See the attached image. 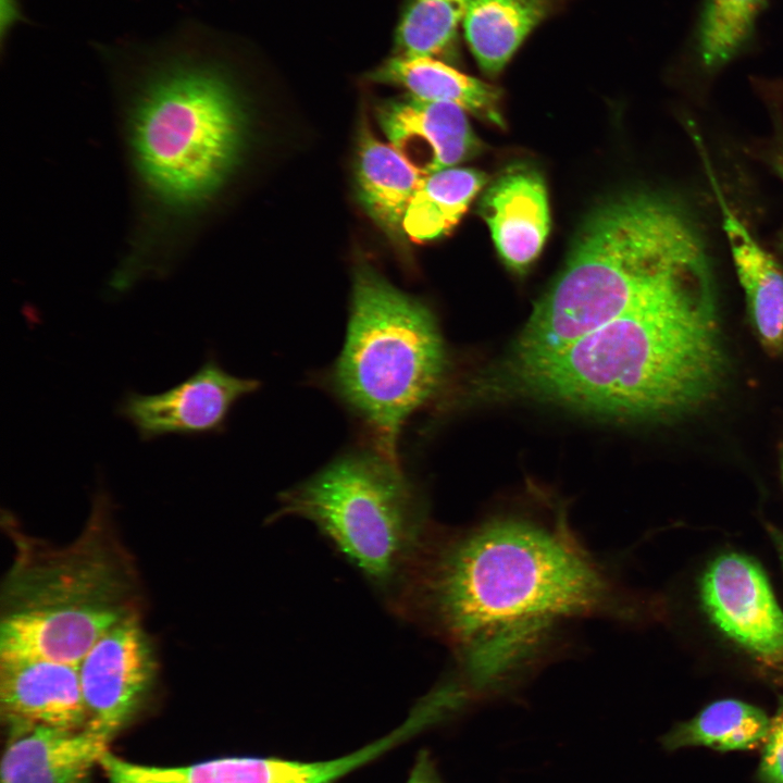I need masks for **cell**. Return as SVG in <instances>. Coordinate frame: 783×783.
Instances as JSON below:
<instances>
[{
  "label": "cell",
  "instance_id": "obj_1",
  "mask_svg": "<svg viewBox=\"0 0 783 783\" xmlns=\"http://www.w3.org/2000/svg\"><path fill=\"white\" fill-rule=\"evenodd\" d=\"M112 73L128 223L107 283L117 297L171 276L236 177L249 114L227 70L200 50L146 57Z\"/></svg>",
  "mask_w": 783,
  "mask_h": 783
},
{
  "label": "cell",
  "instance_id": "obj_2",
  "mask_svg": "<svg viewBox=\"0 0 783 783\" xmlns=\"http://www.w3.org/2000/svg\"><path fill=\"white\" fill-rule=\"evenodd\" d=\"M559 513L497 514L459 530L433 523L388 609L453 649L569 618L627 619L624 592Z\"/></svg>",
  "mask_w": 783,
  "mask_h": 783
},
{
  "label": "cell",
  "instance_id": "obj_3",
  "mask_svg": "<svg viewBox=\"0 0 783 783\" xmlns=\"http://www.w3.org/2000/svg\"><path fill=\"white\" fill-rule=\"evenodd\" d=\"M725 369L713 281L639 307L548 356L514 362L531 391L633 419L699 409L719 391Z\"/></svg>",
  "mask_w": 783,
  "mask_h": 783
},
{
  "label": "cell",
  "instance_id": "obj_4",
  "mask_svg": "<svg viewBox=\"0 0 783 783\" xmlns=\"http://www.w3.org/2000/svg\"><path fill=\"white\" fill-rule=\"evenodd\" d=\"M691 211L656 192H633L596 211L521 333L514 362L548 356L655 300L712 281Z\"/></svg>",
  "mask_w": 783,
  "mask_h": 783
},
{
  "label": "cell",
  "instance_id": "obj_5",
  "mask_svg": "<svg viewBox=\"0 0 783 783\" xmlns=\"http://www.w3.org/2000/svg\"><path fill=\"white\" fill-rule=\"evenodd\" d=\"M3 523L14 556L0 588V656L78 664L109 629L141 612L138 571L103 489L70 544L30 536L10 514Z\"/></svg>",
  "mask_w": 783,
  "mask_h": 783
},
{
  "label": "cell",
  "instance_id": "obj_6",
  "mask_svg": "<svg viewBox=\"0 0 783 783\" xmlns=\"http://www.w3.org/2000/svg\"><path fill=\"white\" fill-rule=\"evenodd\" d=\"M445 365L430 308L372 266L359 265L341 350L320 382L358 420L370 446L401 462L403 430L437 391Z\"/></svg>",
  "mask_w": 783,
  "mask_h": 783
},
{
  "label": "cell",
  "instance_id": "obj_7",
  "mask_svg": "<svg viewBox=\"0 0 783 783\" xmlns=\"http://www.w3.org/2000/svg\"><path fill=\"white\" fill-rule=\"evenodd\" d=\"M283 517L311 522L385 602L433 524L402 463L370 445L284 490L270 521Z\"/></svg>",
  "mask_w": 783,
  "mask_h": 783
},
{
  "label": "cell",
  "instance_id": "obj_8",
  "mask_svg": "<svg viewBox=\"0 0 783 783\" xmlns=\"http://www.w3.org/2000/svg\"><path fill=\"white\" fill-rule=\"evenodd\" d=\"M91 724L112 737L142 709L156 688L160 662L141 612L109 629L78 663Z\"/></svg>",
  "mask_w": 783,
  "mask_h": 783
},
{
  "label": "cell",
  "instance_id": "obj_9",
  "mask_svg": "<svg viewBox=\"0 0 783 783\" xmlns=\"http://www.w3.org/2000/svg\"><path fill=\"white\" fill-rule=\"evenodd\" d=\"M260 386L258 380L227 372L209 353L196 372L170 389L152 395L125 391L115 413L132 424L142 442L167 435H216L226 431L236 403Z\"/></svg>",
  "mask_w": 783,
  "mask_h": 783
},
{
  "label": "cell",
  "instance_id": "obj_10",
  "mask_svg": "<svg viewBox=\"0 0 783 783\" xmlns=\"http://www.w3.org/2000/svg\"><path fill=\"white\" fill-rule=\"evenodd\" d=\"M700 599L735 643L763 658L783 656V611L755 560L736 552L716 558L701 577Z\"/></svg>",
  "mask_w": 783,
  "mask_h": 783
},
{
  "label": "cell",
  "instance_id": "obj_11",
  "mask_svg": "<svg viewBox=\"0 0 783 783\" xmlns=\"http://www.w3.org/2000/svg\"><path fill=\"white\" fill-rule=\"evenodd\" d=\"M0 709L13 737L39 725L83 729L88 716L78 664L0 656Z\"/></svg>",
  "mask_w": 783,
  "mask_h": 783
},
{
  "label": "cell",
  "instance_id": "obj_12",
  "mask_svg": "<svg viewBox=\"0 0 783 783\" xmlns=\"http://www.w3.org/2000/svg\"><path fill=\"white\" fill-rule=\"evenodd\" d=\"M378 125L408 162L428 175L453 167L478 151V140L461 107L410 95L383 102Z\"/></svg>",
  "mask_w": 783,
  "mask_h": 783
},
{
  "label": "cell",
  "instance_id": "obj_13",
  "mask_svg": "<svg viewBox=\"0 0 783 783\" xmlns=\"http://www.w3.org/2000/svg\"><path fill=\"white\" fill-rule=\"evenodd\" d=\"M709 185L722 217V227L733 263L744 289L750 321L765 349L783 350V268L755 238L730 207L701 137L692 132Z\"/></svg>",
  "mask_w": 783,
  "mask_h": 783
},
{
  "label": "cell",
  "instance_id": "obj_14",
  "mask_svg": "<svg viewBox=\"0 0 783 783\" xmlns=\"http://www.w3.org/2000/svg\"><path fill=\"white\" fill-rule=\"evenodd\" d=\"M478 211L506 265L525 271L539 256L550 228L542 176L521 166L506 171L486 188Z\"/></svg>",
  "mask_w": 783,
  "mask_h": 783
},
{
  "label": "cell",
  "instance_id": "obj_15",
  "mask_svg": "<svg viewBox=\"0 0 783 783\" xmlns=\"http://www.w3.org/2000/svg\"><path fill=\"white\" fill-rule=\"evenodd\" d=\"M113 737L86 724L79 730L35 726L14 736L1 762L2 783H83Z\"/></svg>",
  "mask_w": 783,
  "mask_h": 783
},
{
  "label": "cell",
  "instance_id": "obj_16",
  "mask_svg": "<svg viewBox=\"0 0 783 783\" xmlns=\"http://www.w3.org/2000/svg\"><path fill=\"white\" fill-rule=\"evenodd\" d=\"M422 726L409 717L396 730L353 753L321 761L274 757H224L212 759L207 783H335L417 734Z\"/></svg>",
  "mask_w": 783,
  "mask_h": 783
},
{
  "label": "cell",
  "instance_id": "obj_17",
  "mask_svg": "<svg viewBox=\"0 0 783 783\" xmlns=\"http://www.w3.org/2000/svg\"><path fill=\"white\" fill-rule=\"evenodd\" d=\"M356 176L366 214L389 237L403 235L407 208L426 175L363 124L358 137Z\"/></svg>",
  "mask_w": 783,
  "mask_h": 783
},
{
  "label": "cell",
  "instance_id": "obj_18",
  "mask_svg": "<svg viewBox=\"0 0 783 783\" xmlns=\"http://www.w3.org/2000/svg\"><path fill=\"white\" fill-rule=\"evenodd\" d=\"M369 79L402 87L408 95L422 100L455 103L476 117L504 127L499 89L433 57L396 54L375 69Z\"/></svg>",
  "mask_w": 783,
  "mask_h": 783
},
{
  "label": "cell",
  "instance_id": "obj_19",
  "mask_svg": "<svg viewBox=\"0 0 783 783\" xmlns=\"http://www.w3.org/2000/svg\"><path fill=\"white\" fill-rule=\"evenodd\" d=\"M559 0H473L462 23L467 44L487 74H497Z\"/></svg>",
  "mask_w": 783,
  "mask_h": 783
},
{
  "label": "cell",
  "instance_id": "obj_20",
  "mask_svg": "<svg viewBox=\"0 0 783 783\" xmlns=\"http://www.w3.org/2000/svg\"><path fill=\"white\" fill-rule=\"evenodd\" d=\"M770 718L760 708L737 699H721L692 719L678 723L662 737L668 750L707 747L717 751H742L762 747Z\"/></svg>",
  "mask_w": 783,
  "mask_h": 783
},
{
  "label": "cell",
  "instance_id": "obj_21",
  "mask_svg": "<svg viewBox=\"0 0 783 783\" xmlns=\"http://www.w3.org/2000/svg\"><path fill=\"white\" fill-rule=\"evenodd\" d=\"M485 184V173L471 167L453 166L426 175L407 208L403 234L423 243L449 233Z\"/></svg>",
  "mask_w": 783,
  "mask_h": 783
},
{
  "label": "cell",
  "instance_id": "obj_22",
  "mask_svg": "<svg viewBox=\"0 0 783 783\" xmlns=\"http://www.w3.org/2000/svg\"><path fill=\"white\" fill-rule=\"evenodd\" d=\"M768 0H704L689 48L696 65L714 74L746 51Z\"/></svg>",
  "mask_w": 783,
  "mask_h": 783
},
{
  "label": "cell",
  "instance_id": "obj_23",
  "mask_svg": "<svg viewBox=\"0 0 783 783\" xmlns=\"http://www.w3.org/2000/svg\"><path fill=\"white\" fill-rule=\"evenodd\" d=\"M473 0H408L395 33L397 55L433 57L455 39Z\"/></svg>",
  "mask_w": 783,
  "mask_h": 783
},
{
  "label": "cell",
  "instance_id": "obj_24",
  "mask_svg": "<svg viewBox=\"0 0 783 783\" xmlns=\"http://www.w3.org/2000/svg\"><path fill=\"white\" fill-rule=\"evenodd\" d=\"M761 748L756 773L758 783H783V695L770 718L768 735Z\"/></svg>",
  "mask_w": 783,
  "mask_h": 783
},
{
  "label": "cell",
  "instance_id": "obj_25",
  "mask_svg": "<svg viewBox=\"0 0 783 783\" xmlns=\"http://www.w3.org/2000/svg\"><path fill=\"white\" fill-rule=\"evenodd\" d=\"M407 783H440L427 755L418 758Z\"/></svg>",
  "mask_w": 783,
  "mask_h": 783
},
{
  "label": "cell",
  "instance_id": "obj_26",
  "mask_svg": "<svg viewBox=\"0 0 783 783\" xmlns=\"http://www.w3.org/2000/svg\"><path fill=\"white\" fill-rule=\"evenodd\" d=\"M775 142L772 150V165L783 183V130L776 129Z\"/></svg>",
  "mask_w": 783,
  "mask_h": 783
},
{
  "label": "cell",
  "instance_id": "obj_27",
  "mask_svg": "<svg viewBox=\"0 0 783 783\" xmlns=\"http://www.w3.org/2000/svg\"><path fill=\"white\" fill-rule=\"evenodd\" d=\"M769 533L783 566V533L774 527H771Z\"/></svg>",
  "mask_w": 783,
  "mask_h": 783
},
{
  "label": "cell",
  "instance_id": "obj_28",
  "mask_svg": "<svg viewBox=\"0 0 783 783\" xmlns=\"http://www.w3.org/2000/svg\"><path fill=\"white\" fill-rule=\"evenodd\" d=\"M779 94L783 97V83L776 86Z\"/></svg>",
  "mask_w": 783,
  "mask_h": 783
},
{
  "label": "cell",
  "instance_id": "obj_29",
  "mask_svg": "<svg viewBox=\"0 0 783 783\" xmlns=\"http://www.w3.org/2000/svg\"><path fill=\"white\" fill-rule=\"evenodd\" d=\"M781 471H782V478H783V449L781 451Z\"/></svg>",
  "mask_w": 783,
  "mask_h": 783
}]
</instances>
